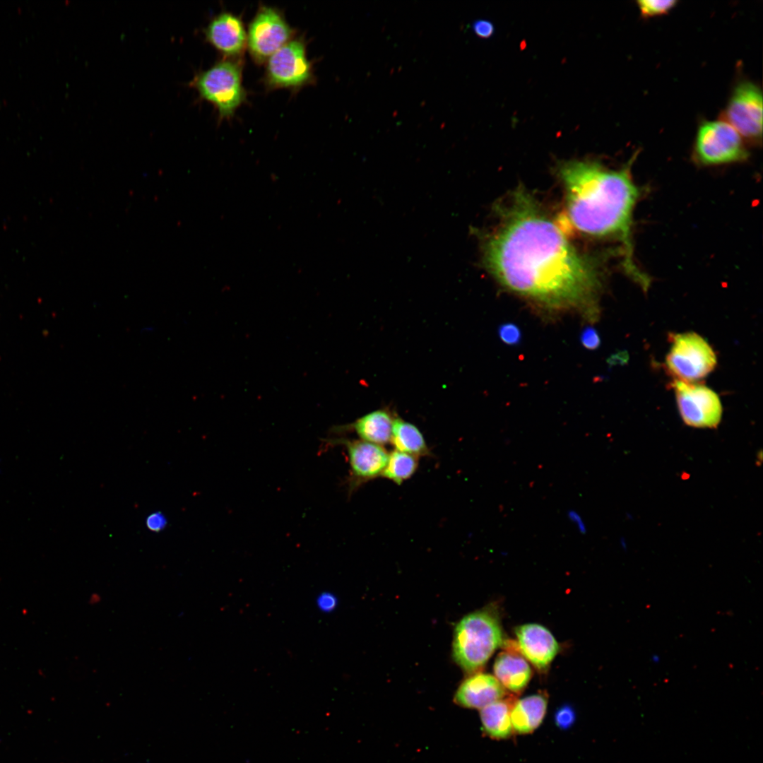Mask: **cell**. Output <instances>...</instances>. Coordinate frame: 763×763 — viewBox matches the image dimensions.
Wrapping results in <instances>:
<instances>
[{"instance_id": "6da1fadb", "label": "cell", "mask_w": 763, "mask_h": 763, "mask_svg": "<svg viewBox=\"0 0 763 763\" xmlns=\"http://www.w3.org/2000/svg\"><path fill=\"white\" fill-rule=\"evenodd\" d=\"M483 242L487 271L505 288L543 306L587 308L594 315L601 276L534 199L518 190Z\"/></svg>"}, {"instance_id": "7a4b0ae2", "label": "cell", "mask_w": 763, "mask_h": 763, "mask_svg": "<svg viewBox=\"0 0 763 763\" xmlns=\"http://www.w3.org/2000/svg\"><path fill=\"white\" fill-rule=\"evenodd\" d=\"M631 165L614 170L593 160H573L561 164L558 175L571 226L590 237L619 242L623 268L645 288L649 278L637 268L633 257L632 218L640 191Z\"/></svg>"}, {"instance_id": "3957f363", "label": "cell", "mask_w": 763, "mask_h": 763, "mask_svg": "<svg viewBox=\"0 0 763 763\" xmlns=\"http://www.w3.org/2000/svg\"><path fill=\"white\" fill-rule=\"evenodd\" d=\"M503 632L496 610L492 608L473 612L456 626L453 658L466 673H479L495 650L502 646Z\"/></svg>"}, {"instance_id": "277c9868", "label": "cell", "mask_w": 763, "mask_h": 763, "mask_svg": "<svg viewBox=\"0 0 763 763\" xmlns=\"http://www.w3.org/2000/svg\"><path fill=\"white\" fill-rule=\"evenodd\" d=\"M189 85L201 98L214 105L220 118L232 117L246 99L242 66L232 59L218 61L197 73Z\"/></svg>"}, {"instance_id": "5b68a950", "label": "cell", "mask_w": 763, "mask_h": 763, "mask_svg": "<svg viewBox=\"0 0 763 763\" xmlns=\"http://www.w3.org/2000/svg\"><path fill=\"white\" fill-rule=\"evenodd\" d=\"M666 357L670 373L679 381L693 383L704 378L715 368L716 355L708 342L694 332L672 334Z\"/></svg>"}, {"instance_id": "8992f818", "label": "cell", "mask_w": 763, "mask_h": 763, "mask_svg": "<svg viewBox=\"0 0 763 763\" xmlns=\"http://www.w3.org/2000/svg\"><path fill=\"white\" fill-rule=\"evenodd\" d=\"M694 155L704 165H718L745 160V141L728 123L720 119L705 121L698 128Z\"/></svg>"}, {"instance_id": "52a82bcc", "label": "cell", "mask_w": 763, "mask_h": 763, "mask_svg": "<svg viewBox=\"0 0 763 763\" xmlns=\"http://www.w3.org/2000/svg\"><path fill=\"white\" fill-rule=\"evenodd\" d=\"M762 93L755 83L743 80L735 86L722 118L747 141L762 139Z\"/></svg>"}, {"instance_id": "ba28073f", "label": "cell", "mask_w": 763, "mask_h": 763, "mask_svg": "<svg viewBox=\"0 0 763 763\" xmlns=\"http://www.w3.org/2000/svg\"><path fill=\"white\" fill-rule=\"evenodd\" d=\"M312 80V67L302 40L291 39L267 60L266 82L270 88L297 89Z\"/></svg>"}, {"instance_id": "9c48e42d", "label": "cell", "mask_w": 763, "mask_h": 763, "mask_svg": "<svg viewBox=\"0 0 763 763\" xmlns=\"http://www.w3.org/2000/svg\"><path fill=\"white\" fill-rule=\"evenodd\" d=\"M680 415L684 423L696 428H716L723 408L718 396L702 384L674 380L672 384Z\"/></svg>"}, {"instance_id": "30bf717a", "label": "cell", "mask_w": 763, "mask_h": 763, "mask_svg": "<svg viewBox=\"0 0 763 763\" xmlns=\"http://www.w3.org/2000/svg\"><path fill=\"white\" fill-rule=\"evenodd\" d=\"M292 34L280 11L261 6L249 25L247 44L249 53L255 61L263 63L289 42Z\"/></svg>"}, {"instance_id": "8fae6325", "label": "cell", "mask_w": 763, "mask_h": 763, "mask_svg": "<svg viewBox=\"0 0 763 763\" xmlns=\"http://www.w3.org/2000/svg\"><path fill=\"white\" fill-rule=\"evenodd\" d=\"M331 446L341 445L346 451L350 466L348 479L349 494L382 473L387 463L389 454L378 444L361 439L338 438L326 440Z\"/></svg>"}, {"instance_id": "7c38bea8", "label": "cell", "mask_w": 763, "mask_h": 763, "mask_svg": "<svg viewBox=\"0 0 763 763\" xmlns=\"http://www.w3.org/2000/svg\"><path fill=\"white\" fill-rule=\"evenodd\" d=\"M519 652L540 672L545 671L559 651L551 632L539 624L529 623L515 629Z\"/></svg>"}, {"instance_id": "4fadbf2b", "label": "cell", "mask_w": 763, "mask_h": 763, "mask_svg": "<svg viewBox=\"0 0 763 763\" xmlns=\"http://www.w3.org/2000/svg\"><path fill=\"white\" fill-rule=\"evenodd\" d=\"M204 34L210 44L228 57L241 54L247 45V34L242 20L229 12L214 17L205 28Z\"/></svg>"}, {"instance_id": "5bb4252c", "label": "cell", "mask_w": 763, "mask_h": 763, "mask_svg": "<svg viewBox=\"0 0 763 763\" xmlns=\"http://www.w3.org/2000/svg\"><path fill=\"white\" fill-rule=\"evenodd\" d=\"M506 694V689L495 676L476 673L470 675L461 683L454 694V701L462 707L481 709L505 697Z\"/></svg>"}, {"instance_id": "9a60e30c", "label": "cell", "mask_w": 763, "mask_h": 763, "mask_svg": "<svg viewBox=\"0 0 763 763\" xmlns=\"http://www.w3.org/2000/svg\"><path fill=\"white\" fill-rule=\"evenodd\" d=\"M493 670L500 684L506 690L517 694L525 689L532 676L527 661L518 653L508 651L498 655Z\"/></svg>"}, {"instance_id": "2e32d148", "label": "cell", "mask_w": 763, "mask_h": 763, "mask_svg": "<svg viewBox=\"0 0 763 763\" xmlns=\"http://www.w3.org/2000/svg\"><path fill=\"white\" fill-rule=\"evenodd\" d=\"M394 419L389 411L379 409L365 414L346 427L336 430H352L361 440L384 446L390 443Z\"/></svg>"}, {"instance_id": "e0dca14e", "label": "cell", "mask_w": 763, "mask_h": 763, "mask_svg": "<svg viewBox=\"0 0 763 763\" xmlns=\"http://www.w3.org/2000/svg\"><path fill=\"white\" fill-rule=\"evenodd\" d=\"M548 696L543 692L516 700L511 711L513 731L528 734L542 723L547 710Z\"/></svg>"}, {"instance_id": "ac0fdd59", "label": "cell", "mask_w": 763, "mask_h": 763, "mask_svg": "<svg viewBox=\"0 0 763 763\" xmlns=\"http://www.w3.org/2000/svg\"><path fill=\"white\" fill-rule=\"evenodd\" d=\"M516 700L514 696H509L481 709L482 728L487 736L497 740L511 736L513 732L511 711Z\"/></svg>"}, {"instance_id": "d6986e66", "label": "cell", "mask_w": 763, "mask_h": 763, "mask_svg": "<svg viewBox=\"0 0 763 763\" xmlns=\"http://www.w3.org/2000/svg\"><path fill=\"white\" fill-rule=\"evenodd\" d=\"M390 442L396 450L418 458L431 456L420 430L415 425L400 418L394 419Z\"/></svg>"}, {"instance_id": "ffe728a7", "label": "cell", "mask_w": 763, "mask_h": 763, "mask_svg": "<svg viewBox=\"0 0 763 763\" xmlns=\"http://www.w3.org/2000/svg\"><path fill=\"white\" fill-rule=\"evenodd\" d=\"M418 466V457L394 449L389 454L387 463L381 476L400 485L414 475Z\"/></svg>"}, {"instance_id": "44dd1931", "label": "cell", "mask_w": 763, "mask_h": 763, "mask_svg": "<svg viewBox=\"0 0 763 763\" xmlns=\"http://www.w3.org/2000/svg\"><path fill=\"white\" fill-rule=\"evenodd\" d=\"M678 3L675 0H640L637 5L641 15L651 17L662 15L670 11Z\"/></svg>"}, {"instance_id": "7402d4cb", "label": "cell", "mask_w": 763, "mask_h": 763, "mask_svg": "<svg viewBox=\"0 0 763 763\" xmlns=\"http://www.w3.org/2000/svg\"><path fill=\"white\" fill-rule=\"evenodd\" d=\"M498 336L506 345H518L521 339L520 328L514 323L502 324L498 328Z\"/></svg>"}, {"instance_id": "603a6c76", "label": "cell", "mask_w": 763, "mask_h": 763, "mask_svg": "<svg viewBox=\"0 0 763 763\" xmlns=\"http://www.w3.org/2000/svg\"><path fill=\"white\" fill-rule=\"evenodd\" d=\"M338 601L335 594L329 591L319 593L315 598L317 608L323 613H330L337 607Z\"/></svg>"}, {"instance_id": "cb8c5ba5", "label": "cell", "mask_w": 763, "mask_h": 763, "mask_svg": "<svg viewBox=\"0 0 763 763\" xmlns=\"http://www.w3.org/2000/svg\"><path fill=\"white\" fill-rule=\"evenodd\" d=\"M575 718L574 710L568 704L560 706L555 714V722L561 729L569 728L574 723Z\"/></svg>"}, {"instance_id": "d4e9b609", "label": "cell", "mask_w": 763, "mask_h": 763, "mask_svg": "<svg viewBox=\"0 0 763 763\" xmlns=\"http://www.w3.org/2000/svg\"><path fill=\"white\" fill-rule=\"evenodd\" d=\"M579 339L582 346L588 350H595L601 345L599 333L591 326H586L581 331Z\"/></svg>"}, {"instance_id": "484cf974", "label": "cell", "mask_w": 763, "mask_h": 763, "mask_svg": "<svg viewBox=\"0 0 763 763\" xmlns=\"http://www.w3.org/2000/svg\"><path fill=\"white\" fill-rule=\"evenodd\" d=\"M472 30L478 37L487 39L493 35L495 28L491 21L486 19H478L473 23Z\"/></svg>"}, {"instance_id": "4316f807", "label": "cell", "mask_w": 763, "mask_h": 763, "mask_svg": "<svg viewBox=\"0 0 763 763\" xmlns=\"http://www.w3.org/2000/svg\"><path fill=\"white\" fill-rule=\"evenodd\" d=\"M147 528L154 532L161 531L167 525V519L165 515L160 512H154L146 519Z\"/></svg>"}, {"instance_id": "83f0119b", "label": "cell", "mask_w": 763, "mask_h": 763, "mask_svg": "<svg viewBox=\"0 0 763 763\" xmlns=\"http://www.w3.org/2000/svg\"><path fill=\"white\" fill-rule=\"evenodd\" d=\"M566 514L568 520L576 527L580 534L584 535L587 533L586 524L578 511L569 509Z\"/></svg>"}, {"instance_id": "f1b7e54d", "label": "cell", "mask_w": 763, "mask_h": 763, "mask_svg": "<svg viewBox=\"0 0 763 763\" xmlns=\"http://www.w3.org/2000/svg\"><path fill=\"white\" fill-rule=\"evenodd\" d=\"M651 660L653 663H658L660 661V658L657 655H653L651 656Z\"/></svg>"}]
</instances>
